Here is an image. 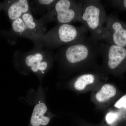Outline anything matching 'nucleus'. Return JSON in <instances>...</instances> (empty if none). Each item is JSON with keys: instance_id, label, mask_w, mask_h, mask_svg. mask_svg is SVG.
Returning <instances> with one entry per match:
<instances>
[{"instance_id": "1", "label": "nucleus", "mask_w": 126, "mask_h": 126, "mask_svg": "<svg viewBox=\"0 0 126 126\" xmlns=\"http://www.w3.org/2000/svg\"><path fill=\"white\" fill-rule=\"evenodd\" d=\"M101 43L90 37L62 46L54 55L56 60L64 69L76 70L91 65L101 56Z\"/></svg>"}, {"instance_id": "15", "label": "nucleus", "mask_w": 126, "mask_h": 126, "mask_svg": "<svg viewBox=\"0 0 126 126\" xmlns=\"http://www.w3.org/2000/svg\"><path fill=\"white\" fill-rule=\"evenodd\" d=\"M118 117V113L114 112H110L107 113L106 119V121L109 124H111L117 119Z\"/></svg>"}, {"instance_id": "5", "label": "nucleus", "mask_w": 126, "mask_h": 126, "mask_svg": "<svg viewBox=\"0 0 126 126\" xmlns=\"http://www.w3.org/2000/svg\"><path fill=\"white\" fill-rule=\"evenodd\" d=\"M82 1L57 0L52 9L40 19L45 24L55 22L58 24L81 22Z\"/></svg>"}, {"instance_id": "10", "label": "nucleus", "mask_w": 126, "mask_h": 126, "mask_svg": "<svg viewBox=\"0 0 126 126\" xmlns=\"http://www.w3.org/2000/svg\"><path fill=\"white\" fill-rule=\"evenodd\" d=\"M30 1L16 0L7 1V12L9 19L12 22L22 16L26 13L31 12Z\"/></svg>"}, {"instance_id": "11", "label": "nucleus", "mask_w": 126, "mask_h": 126, "mask_svg": "<svg viewBox=\"0 0 126 126\" xmlns=\"http://www.w3.org/2000/svg\"><path fill=\"white\" fill-rule=\"evenodd\" d=\"M57 0H34L30 1L31 10L35 14L43 16L52 9Z\"/></svg>"}, {"instance_id": "4", "label": "nucleus", "mask_w": 126, "mask_h": 126, "mask_svg": "<svg viewBox=\"0 0 126 126\" xmlns=\"http://www.w3.org/2000/svg\"><path fill=\"white\" fill-rule=\"evenodd\" d=\"M88 32L83 25L75 26L70 24H58L46 33L40 46L50 50L67 45L86 36Z\"/></svg>"}, {"instance_id": "2", "label": "nucleus", "mask_w": 126, "mask_h": 126, "mask_svg": "<svg viewBox=\"0 0 126 126\" xmlns=\"http://www.w3.org/2000/svg\"><path fill=\"white\" fill-rule=\"evenodd\" d=\"M54 55L50 50L38 45L27 52L18 50L15 52L14 64L16 69L22 75L33 73L41 81L53 66Z\"/></svg>"}, {"instance_id": "12", "label": "nucleus", "mask_w": 126, "mask_h": 126, "mask_svg": "<svg viewBox=\"0 0 126 126\" xmlns=\"http://www.w3.org/2000/svg\"><path fill=\"white\" fill-rule=\"evenodd\" d=\"M97 78V75L94 73H88L80 75L74 81V87L77 91H83L87 86L94 83Z\"/></svg>"}, {"instance_id": "6", "label": "nucleus", "mask_w": 126, "mask_h": 126, "mask_svg": "<svg viewBox=\"0 0 126 126\" xmlns=\"http://www.w3.org/2000/svg\"><path fill=\"white\" fill-rule=\"evenodd\" d=\"M46 25L40 19H35L31 12L26 13L12 22V31L16 38L30 40L34 45L40 46L46 34Z\"/></svg>"}, {"instance_id": "14", "label": "nucleus", "mask_w": 126, "mask_h": 126, "mask_svg": "<svg viewBox=\"0 0 126 126\" xmlns=\"http://www.w3.org/2000/svg\"><path fill=\"white\" fill-rule=\"evenodd\" d=\"M110 2L114 7L126 11V0H114L110 1Z\"/></svg>"}, {"instance_id": "13", "label": "nucleus", "mask_w": 126, "mask_h": 126, "mask_svg": "<svg viewBox=\"0 0 126 126\" xmlns=\"http://www.w3.org/2000/svg\"><path fill=\"white\" fill-rule=\"evenodd\" d=\"M117 93L116 88L114 85L110 83L105 84L96 94L95 98L98 102H106L115 96Z\"/></svg>"}, {"instance_id": "3", "label": "nucleus", "mask_w": 126, "mask_h": 126, "mask_svg": "<svg viewBox=\"0 0 126 126\" xmlns=\"http://www.w3.org/2000/svg\"><path fill=\"white\" fill-rule=\"evenodd\" d=\"M81 20L89 32L90 38L97 41L102 40L108 16L101 1L83 0Z\"/></svg>"}, {"instance_id": "9", "label": "nucleus", "mask_w": 126, "mask_h": 126, "mask_svg": "<svg viewBox=\"0 0 126 126\" xmlns=\"http://www.w3.org/2000/svg\"><path fill=\"white\" fill-rule=\"evenodd\" d=\"M36 100L28 126H47L54 115L50 111L46 104L44 92L41 86L36 92Z\"/></svg>"}, {"instance_id": "8", "label": "nucleus", "mask_w": 126, "mask_h": 126, "mask_svg": "<svg viewBox=\"0 0 126 126\" xmlns=\"http://www.w3.org/2000/svg\"><path fill=\"white\" fill-rule=\"evenodd\" d=\"M102 40L107 44L126 48V23L117 16H108Z\"/></svg>"}, {"instance_id": "16", "label": "nucleus", "mask_w": 126, "mask_h": 126, "mask_svg": "<svg viewBox=\"0 0 126 126\" xmlns=\"http://www.w3.org/2000/svg\"><path fill=\"white\" fill-rule=\"evenodd\" d=\"M114 107L118 109L124 108L126 109V94L121 97L116 102Z\"/></svg>"}, {"instance_id": "7", "label": "nucleus", "mask_w": 126, "mask_h": 126, "mask_svg": "<svg viewBox=\"0 0 126 126\" xmlns=\"http://www.w3.org/2000/svg\"><path fill=\"white\" fill-rule=\"evenodd\" d=\"M103 67L109 73L121 74L126 71V48L107 43H101Z\"/></svg>"}]
</instances>
